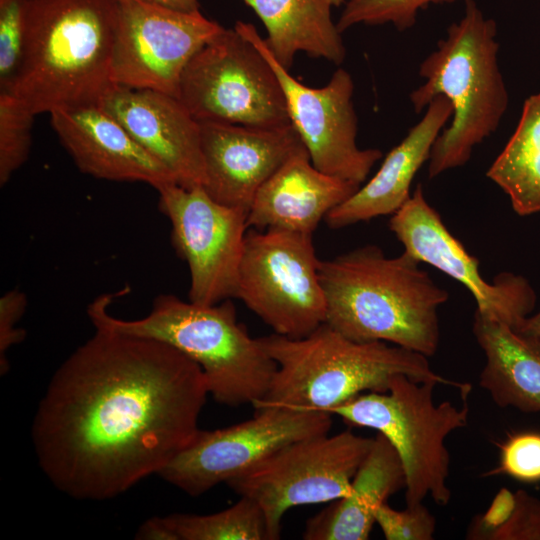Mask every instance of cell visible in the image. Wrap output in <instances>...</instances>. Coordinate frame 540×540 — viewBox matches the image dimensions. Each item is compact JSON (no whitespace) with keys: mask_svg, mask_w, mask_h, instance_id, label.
Returning <instances> with one entry per match:
<instances>
[{"mask_svg":"<svg viewBox=\"0 0 540 540\" xmlns=\"http://www.w3.org/2000/svg\"><path fill=\"white\" fill-rule=\"evenodd\" d=\"M157 191L173 247L189 267V300L214 305L236 298L248 212L217 202L201 186L171 183Z\"/></svg>","mask_w":540,"mask_h":540,"instance_id":"obj_13","label":"cell"},{"mask_svg":"<svg viewBox=\"0 0 540 540\" xmlns=\"http://www.w3.org/2000/svg\"><path fill=\"white\" fill-rule=\"evenodd\" d=\"M118 0H31L10 93L35 115L100 104L116 85Z\"/></svg>","mask_w":540,"mask_h":540,"instance_id":"obj_3","label":"cell"},{"mask_svg":"<svg viewBox=\"0 0 540 540\" xmlns=\"http://www.w3.org/2000/svg\"><path fill=\"white\" fill-rule=\"evenodd\" d=\"M460 0H348L336 23L342 33L358 25L392 24L399 31L413 27L421 10Z\"/></svg>","mask_w":540,"mask_h":540,"instance_id":"obj_27","label":"cell"},{"mask_svg":"<svg viewBox=\"0 0 540 540\" xmlns=\"http://www.w3.org/2000/svg\"><path fill=\"white\" fill-rule=\"evenodd\" d=\"M199 124L204 190L217 202L247 212L260 187L304 145L291 124L272 128Z\"/></svg>","mask_w":540,"mask_h":540,"instance_id":"obj_16","label":"cell"},{"mask_svg":"<svg viewBox=\"0 0 540 540\" xmlns=\"http://www.w3.org/2000/svg\"><path fill=\"white\" fill-rule=\"evenodd\" d=\"M152 4H157L169 9L180 12H196L199 11L198 0H141Z\"/></svg>","mask_w":540,"mask_h":540,"instance_id":"obj_34","label":"cell"},{"mask_svg":"<svg viewBox=\"0 0 540 540\" xmlns=\"http://www.w3.org/2000/svg\"><path fill=\"white\" fill-rule=\"evenodd\" d=\"M100 105L171 172L178 185L204 186L200 124L178 98L115 85Z\"/></svg>","mask_w":540,"mask_h":540,"instance_id":"obj_17","label":"cell"},{"mask_svg":"<svg viewBox=\"0 0 540 540\" xmlns=\"http://www.w3.org/2000/svg\"><path fill=\"white\" fill-rule=\"evenodd\" d=\"M498 447L499 463L485 476L503 474L524 483L540 481V432L520 431L508 434Z\"/></svg>","mask_w":540,"mask_h":540,"instance_id":"obj_29","label":"cell"},{"mask_svg":"<svg viewBox=\"0 0 540 540\" xmlns=\"http://www.w3.org/2000/svg\"><path fill=\"white\" fill-rule=\"evenodd\" d=\"M208 395L200 366L174 347L95 328L39 402L32 424L38 464L74 499L117 497L191 443Z\"/></svg>","mask_w":540,"mask_h":540,"instance_id":"obj_1","label":"cell"},{"mask_svg":"<svg viewBox=\"0 0 540 540\" xmlns=\"http://www.w3.org/2000/svg\"><path fill=\"white\" fill-rule=\"evenodd\" d=\"M319 261L311 234L248 228L236 298L274 333L307 336L326 322Z\"/></svg>","mask_w":540,"mask_h":540,"instance_id":"obj_9","label":"cell"},{"mask_svg":"<svg viewBox=\"0 0 540 540\" xmlns=\"http://www.w3.org/2000/svg\"><path fill=\"white\" fill-rule=\"evenodd\" d=\"M519 331L534 336L540 340V310L536 314L530 315L525 320Z\"/></svg>","mask_w":540,"mask_h":540,"instance_id":"obj_35","label":"cell"},{"mask_svg":"<svg viewBox=\"0 0 540 540\" xmlns=\"http://www.w3.org/2000/svg\"><path fill=\"white\" fill-rule=\"evenodd\" d=\"M178 99L198 122L263 128L291 124L274 70L234 28H224L191 58Z\"/></svg>","mask_w":540,"mask_h":540,"instance_id":"obj_8","label":"cell"},{"mask_svg":"<svg viewBox=\"0 0 540 540\" xmlns=\"http://www.w3.org/2000/svg\"><path fill=\"white\" fill-rule=\"evenodd\" d=\"M111 294L95 299L87 313L95 328L161 341L196 362L218 403L252 406L269 390L277 369L258 338L239 323L230 299L214 305L184 301L161 294L148 315L135 320L112 316Z\"/></svg>","mask_w":540,"mask_h":540,"instance_id":"obj_6","label":"cell"},{"mask_svg":"<svg viewBox=\"0 0 540 540\" xmlns=\"http://www.w3.org/2000/svg\"><path fill=\"white\" fill-rule=\"evenodd\" d=\"M234 29L260 51L274 70L290 123L313 165L326 174L361 185L383 154L379 149H361L356 143L358 119L351 75L338 68L325 86L309 87L277 61L252 24L237 21Z\"/></svg>","mask_w":540,"mask_h":540,"instance_id":"obj_12","label":"cell"},{"mask_svg":"<svg viewBox=\"0 0 540 540\" xmlns=\"http://www.w3.org/2000/svg\"><path fill=\"white\" fill-rule=\"evenodd\" d=\"M405 488L401 459L380 433L357 470L349 492L307 520L305 540H367L375 512L387 499Z\"/></svg>","mask_w":540,"mask_h":540,"instance_id":"obj_21","label":"cell"},{"mask_svg":"<svg viewBox=\"0 0 540 540\" xmlns=\"http://www.w3.org/2000/svg\"><path fill=\"white\" fill-rule=\"evenodd\" d=\"M36 115L15 95L0 92V184L27 160L31 146V129Z\"/></svg>","mask_w":540,"mask_h":540,"instance_id":"obj_26","label":"cell"},{"mask_svg":"<svg viewBox=\"0 0 540 540\" xmlns=\"http://www.w3.org/2000/svg\"><path fill=\"white\" fill-rule=\"evenodd\" d=\"M472 331L485 355L480 387L501 408L540 412V340L476 312Z\"/></svg>","mask_w":540,"mask_h":540,"instance_id":"obj_22","label":"cell"},{"mask_svg":"<svg viewBox=\"0 0 540 540\" xmlns=\"http://www.w3.org/2000/svg\"><path fill=\"white\" fill-rule=\"evenodd\" d=\"M136 539L140 540H176L163 517L146 520L138 529Z\"/></svg>","mask_w":540,"mask_h":540,"instance_id":"obj_33","label":"cell"},{"mask_svg":"<svg viewBox=\"0 0 540 540\" xmlns=\"http://www.w3.org/2000/svg\"><path fill=\"white\" fill-rule=\"evenodd\" d=\"M482 540H540V499L519 489L505 520Z\"/></svg>","mask_w":540,"mask_h":540,"instance_id":"obj_31","label":"cell"},{"mask_svg":"<svg viewBox=\"0 0 540 540\" xmlns=\"http://www.w3.org/2000/svg\"><path fill=\"white\" fill-rule=\"evenodd\" d=\"M389 228L404 252L463 284L473 295L476 313L519 330L536 303L529 281L511 272H501L491 283L480 274L479 260L469 254L428 203L417 185L410 199L390 218Z\"/></svg>","mask_w":540,"mask_h":540,"instance_id":"obj_15","label":"cell"},{"mask_svg":"<svg viewBox=\"0 0 540 540\" xmlns=\"http://www.w3.org/2000/svg\"><path fill=\"white\" fill-rule=\"evenodd\" d=\"M452 114L450 101L441 95L435 97L422 119L385 156L375 175L326 215L327 225L339 229L398 211L410 199L413 179L429 160L431 149Z\"/></svg>","mask_w":540,"mask_h":540,"instance_id":"obj_20","label":"cell"},{"mask_svg":"<svg viewBox=\"0 0 540 540\" xmlns=\"http://www.w3.org/2000/svg\"><path fill=\"white\" fill-rule=\"evenodd\" d=\"M258 340L277 369L254 409L283 406L330 413L359 394L386 392L397 374L459 390L467 385L437 374L425 355L384 341H355L327 323L302 338L274 333Z\"/></svg>","mask_w":540,"mask_h":540,"instance_id":"obj_4","label":"cell"},{"mask_svg":"<svg viewBox=\"0 0 540 540\" xmlns=\"http://www.w3.org/2000/svg\"><path fill=\"white\" fill-rule=\"evenodd\" d=\"M163 518L176 540H271L262 509L248 497L213 514L174 513Z\"/></svg>","mask_w":540,"mask_h":540,"instance_id":"obj_25","label":"cell"},{"mask_svg":"<svg viewBox=\"0 0 540 540\" xmlns=\"http://www.w3.org/2000/svg\"><path fill=\"white\" fill-rule=\"evenodd\" d=\"M436 385L397 374L386 392L359 394L330 411L350 426L376 430L391 443L404 468L407 506L422 503L428 496L440 506L448 505L451 499L447 484L450 454L445 440L467 425L472 385L460 390V407L447 400L435 404Z\"/></svg>","mask_w":540,"mask_h":540,"instance_id":"obj_7","label":"cell"},{"mask_svg":"<svg viewBox=\"0 0 540 540\" xmlns=\"http://www.w3.org/2000/svg\"><path fill=\"white\" fill-rule=\"evenodd\" d=\"M329 326L359 342L384 341L426 357L440 342L438 309L449 293L403 252L365 245L319 261Z\"/></svg>","mask_w":540,"mask_h":540,"instance_id":"obj_2","label":"cell"},{"mask_svg":"<svg viewBox=\"0 0 540 540\" xmlns=\"http://www.w3.org/2000/svg\"><path fill=\"white\" fill-rule=\"evenodd\" d=\"M50 116L60 142L82 173L110 181L143 182L156 190L176 183L171 172L100 104L57 110Z\"/></svg>","mask_w":540,"mask_h":540,"instance_id":"obj_18","label":"cell"},{"mask_svg":"<svg viewBox=\"0 0 540 540\" xmlns=\"http://www.w3.org/2000/svg\"><path fill=\"white\" fill-rule=\"evenodd\" d=\"M263 22L266 45L286 69L305 52L341 64L346 56L341 32L323 0H242Z\"/></svg>","mask_w":540,"mask_h":540,"instance_id":"obj_23","label":"cell"},{"mask_svg":"<svg viewBox=\"0 0 540 540\" xmlns=\"http://www.w3.org/2000/svg\"><path fill=\"white\" fill-rule=\"evenodd\" d=\"M373 440L350 430L304 438L226 484L260 506L271 540H277L290 508L333 502L349 492Z\"/></svg>","mask_w":540,"mask_h":540,"instance_id":"obj_10","label":"cell"},{"mask_svg":"<svg viewBox=\"0 0 540 540\" xmlns=\"http://www.w3.org/2000/svg\"><path fill=\"white\" fill-rule=\"evenodd\" d=\"M323 1L330 7H339L345 2V0H323Z\"/></svg>","mask_w":540,"mask_h":540,"instance_id":"obj_36","label":"cell"},{"mask_svg":"<svg viewBox=\"0 0 540 540\" xmlns=\"http://www.w3.org/2000/svg\"><path fill=\"white\" fill-rule=\"evenodd\" d=\"M31 0H0V92H11L21 64Z\"/></svg>","mask_w":540,"mask_h":540,"instance_id":"obj_28","label":"cell"},{"mask_svg":"<svg viewBox=\"0 0 540 540\" xmlns=\"http://www.w3.org/2000/svg\"><path fill=\"white\" fill-rule=\"evenodd\" d=\"M464 2L463 16L419 66L424 84L410 93L416 113L440 95L453 108L451 123L430 152V179L464 166L474 148L497 130L509 103L498 61L496 22L474 0Z\"/></svg>","mask_w":540,"mask_h":540,"instance_id":"obj_5","label":"cell"},{"mask_svg":"<svg viewBox=\"0 0 540 540\" xmlns=\"http://www.w3.org/2000/svg\"><path fill=\"white\" fill-rule=\"evenodd\" d=\"M111 76L114 84L178 98L191 58L224 30L201 12H180L141 0H118Z\"/></svg>","mask_w":540,"mask_h":540,"instance_id":"obj_14","label":"cell"},{"mask_svg":"<svg viewBox=\"0 0 540 540\" xmlns=\"http://www.w3.org/2000/svg\"><path fill=\"white\" fill-rule=\"evenodd\" d=\"M332 414L268 406L241 423L199 430L159 475L186 494L198 497L244 474L295 441L329 433Z\"/></svg>","mask_w":540,"mask_h":540,"instance_id":"obj_11","label":"cell"},{"mask_svg":"<svg viewBox=\"0 0 540 540\" xmlns=\"http://www.w3.org/2000/svg\"><path fill=\"white\" fill-rule=\"evenodd\" d=\"M375 523L387 540H432L436 519L422 503L396 510L387 502L375 512Z\"/></svg>","mask_w":540,"mask_h":540,"instance_id":"obj_30","label":"cell"},{"mask_svg":"<svg viewBox=\"0 0 540 540\" xmlns=\"http://www.w3.org/2000/svg\"><path fill=\"white\" fill-rule=\"evenodd\" d=\"M26 305L25 294L18 290H11L0 299V370L2 375L9 368L7 351L25 338V332L16 326L26 309Z\"/></svg>","mask_w":540,"mask_h":540,"instance_id":"obj_32","label":"cell"},{"mask_svg":"<svg viewBox=\"0 0 540 540\" xmlns=\"http://www.w3.org/2000/svg\"><path fill=\"white\" fill-rule=\"evenodd\" d=\"M486 176L520 216L540 212V92L523 104L517 127Z\"/></svg>","mask_w":540,"mask_h":540,"instance_id":"obj_24","label":"cell"},{"mask_svg":"<svg viewBox=\"0 0 540 540\" xmlns=\"http://www.w3.org/2000/svg\"><path fill=\"white\" fill-rule=\"evenodd\" d=\"M360 186L317 169L302 145L260 187L247 226L312 235L320 221Z\"/></svg>","mask_w":540,"mask_h":540,"instance_id":"obj_19","label":"cell"}]
</instances>
